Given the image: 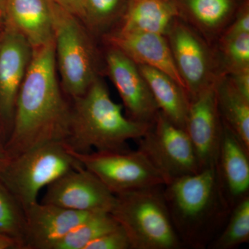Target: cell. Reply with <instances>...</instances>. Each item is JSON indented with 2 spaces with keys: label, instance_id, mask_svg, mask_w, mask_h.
I'll return each mask as SVG.
<instances>
[{
  "label": "cell",
  "instance_id": "obj_21",
  "mask_svg": "<svg viewBox=\"0 0 249 249\" xmlns=\"http://www.w3.org/2000/svg\"><path fill=\"white\" fill-rule=\"evenodd\" d=\"M215 85L223 124L249 152V100L237 91L227 75L218 76Z\"/></svg>",
  "mask_w": 249,
  "mask_h": 249
},
{
  "label": "cell",
  "instance_id": "obj_23",
  "mask_svg": "<svg viewBox=\"0 0 249 249\" xmlns=\"http://www.w3.org/2000/svg\"><path fill=\"white\" fill-rule=\"evenodd\" d=\"M219 76L249 69V32L217 41L214 52Z\"/></svg>",
  "mask_w": 249,
  "mask_h": 249
},
{
  "label": "cell",
  "instance_id": "obj_5",
  "mask_svg": "<svg viewBox=\"0 0 249 249\" xmlns=\"http://www.w3.org/2000/svg\"><path fill=\"white\" fill-rule=\"evenodd\" d=\"M54 45L57 71L64 93L79 97L98 78L97 53L83 22L55 4Z\"/></svg>",
  "mask_w": 249,
  "mask_h": 249
},
{
  "label": "cell",
  "instance_id": "obj_35",
  "mask_svg": "<svg viewBox=\"0 0 249 249\" xmlns=\"http://www.w3.org/2000/svg\"><path fill=\"white\" fill-rule=\"evenodd\" d=\"M0 25H4V24H0Z\"/></svg>",
  "mask_w": 249,
  "mask_h": 249
},
{
  "label": "cell",
  "instance_id": "obj_16",
  "mask_svg": "<svg viewBox=\"0 0 249 249\" xmlns=\"http://www.w3.org/2000/svg\"><path fill=\"white\" fill-rule=\"evenodd\" d=\"M216 170L223 201L232 209L249 196V152L223 123Z\"/></svg>",
  "mask_w": 249,
  "mask_h": 249
},
{
  "label": "cell",
  "instance_id": "obj_20",
  "mask_svg": "<svg viewBox=\"0 0 249 249\" xmlns=\"http://www.w3.org/2000/svg\"><path fill=\"white\" fill-rule=\"evenodd\" d=\"M137 65L160 112L184 129L191 101L186 90L166 73L146 65Z\"/></svg>",
  "mask_w": 249,
  "mask_h": 249
},
{
  "label": "cell",
  "instance_id": "obj_11",
  "mask_svg": "<svg viewBox=\"0 0 249 249\" xmlns=\"http://www.w3.org/2000/svg\"><path fill=\"white\" fill-rule=\"evenodd\" d=\"M116 196L81 164L47 186L41 202L83 213H109Z\"/></svg>",
  "mask_w": 249,
  "mask_h": 249
},
{
  "label": "cell",
  "instance_id": "obj_32",
  "mask_svg": "<svg viewBox=\"0 0 249 249\" xmlns=\"http://www.w3.org/2000/svg\"><path fill=\"white\" fill-rule=\"evenodd\" d=\"M7 160L8 157L6 155V150H5L4 144L0 137V168L3 166Z\"/></svg>",
  "mask_w": 249,
  "mask_h": 249
},
{
  "label": "cell",
  "instance_id": "obj_22",
  "mask_svg": "<svg viewBox=\"0 0 249 249\" xmlns=\"http://www.w3.org/2000/svg\"><path fill=\"white\" fill-rule=\"evenodd\" d=\"M119 227L109 213H94L70 231L53 249H86L93 241Z\"/></svg>",
  "mask_w": 249,
  "mask_h": 249
},
{
  "label": "cell",
  "instance_id": "obj_13",
  "mask_svg": "<svg viewBox=\"0 0 249 249\" xmlns=\"http://www.w3.org/2000/svg\"><path fill=\"white\" fill-rule=\"evenodd\" d=\"M216 80L190 100L184 129L196 151L201 170L216 165L222 132Z\"/></svg>",
  "mask_w": 249,
  "mask_h": 249
},
{
  "label": "cell",
  "instance_id": "obj_34",
  "mask_svg": "<svg viewBox=\"0 0 249 249\" xmlns=\"http://www.w3.org/2000/svg\"><path fill=\"white\" fill-rule=\"evenodd\" d=\"M4 25H0V36H1V33L4 30Z\"/></svg>",
  "mask_w": 249,
  "mask_h": 249
},
{
  "label": "cell",
  "instance_id": "obj_19",
  "mask_svg": "<svg viewBox=\"0 0 249 249\" xmlns=\"http://www.w3.org/2000/svg\"><path fill=\"white\" fill-rule=\"evenodd\" d=\"M179 18L175 0H127L119 29L165 36Z\"/></svg>",
  "mask_w": 249,
  "mask_h": 249
},
{
  "label": "cell",
  "instance_id": "obj_18",
  "mask_svg": "<svg viewBox=\"0 0 249 249\" xmlns=\"http://www.w3.org/2000/svg\"><path fill=\"white\" fill-rule=\"evenodd\" d=\"M179 18L209 42L219 38L238 10L235 0H175Z\"/></svg>",
  "mask_w": 249,
  "mask_h": 249
},
{
  "label": "cell",
  "instance_id": "obj_30",
  "mask_svg": "<svg viewBox=\"0 0 249 249\" xmlns=\"http://www.w3.org/2000/svg\"><path fill=\"white\" fill-rule=\"evenodd\" d=\"M62 8L76 16L83 23L84 0H54Z\"/></svg>",
  "mask_w": 249,
  "mask_h": 249
},
{
  "label": "cell",
  "instance_id": "obj_17",
  "mask_svg": "<svg viewBox=\"0 0 249 249\" xmlns=\"http://www.w3.org/2000/svg\"><path fill=\"white\" fill-rule=\"evenodd\" d=\"M4 25L18 31L33 49L54 40V0H4Z\"/></svg>",
  "mask_w": 249,
  "mask_h": 249
},
{
  "label": "cell",
  "instance_id": "obj_15",
  "mask_svg": "<svg viewBox=\"0 0 249 249\" xmlns=\"http://www.w3.org/2000/svg\"><path fill=\"white\" fill-rule=\"evenodd\" d=\"M24 249H53L80 223L94 213H83L38 202L25 210Z\"/></svg>",
  "mask_w": 249,
  "mask_h": 249
},
{
  "label": "cell",
  "instance_id": "obj_10",
  "mask_svg": "<svg viewBox=\"0 0 249 249\" xmlns=\"http://www.w3.org/2000/svg\"><path fill=\"white\" fill-rule=\"evenodd\" d=\"M32 55L27 40L4 25L0 36V137L4 145L12 131L18 93Z\"/></svg>",
  "mask_w": 249,
  "mask_h": 249
},
{
  "label": "cell",
  "instance_id": "obj_27",
  "mask_svg": "<svg viewBox=\"0 0 249 249\" xmlns=\"http://www.w3.org/2000/svg\"><path fill=\"white\" fill-rule=\"evenodd\" d=\"M86 249H132V247L128 236L119 225L114 230L93 241Z\"/></svg>",
  "mask_w": 249,
  "mask_h": 249
},
{
  "label": "cell",
  "instance_id": "obj_33",
  "mask_svg": "<svg viewBox=\"0 0 249 249\" xmlns=\"http://www.w3.org/2000/svg\"><path fill=\"white\" fill-rule=\"evenodd\" d=\"M0 24H4V4L2 0H0Z\"/></svg>",
  "mask_w": 249,
  "mask_h": 249
},
{
  "label": "cell",
  "instance_id": "obj_25",
  "mask_svg": "<svg viewBox=\"0 0 249 249\" xmlns=\"http://www.w3.org/2000/svg\"><path fill=\"white\" fill-rule=\"evenodd\" d=\"M25 230V209L0 179V234L18 240L24 249Z\"/></svg>",
  "mask_w": 249,
  "mask_h": 249
},
{
  "label": "cell",
  "instance_id": "obj_8",
  "mask_svg": "<svg viewBox=\"0 0 249 249\" xmlns=\"http://www.w3.org/2000/svg\"><path fill=\"white\" fill-rule=\"evenodd\" d=\"M138 140L139 150L163 175L167 183L201 170L185 129L174 124L160 111Z\"/></svg>",
  "mask_w": 249,
  "mask_h": 249
},
{
  "label": "cell",
  "instance_id": "obj_28",
  "mask_svg": "<svg viewBox=\"0 0 249 249\" xmlns=\"http://www.w3.org/2000/svg\"><path fill=\"white\" fill-rule=\"evenodd\" d=\"M249 32V1H246L241 6L235 18L229 27L223 32L218 40H225L234 36ZM217 40V41H218Z\"/></svg>",
  "mask_w": 249,
  "mask_h": 249
},
{
  "label": "cell",
  "instance_id": "obj_7",
  "mask_svg": "<svg viewBox=\"0 0 249 249\" xmlns=\"http://www.w3.org/2000/svg\"><path fill=\"white\" fill-rule=\"evenodd\" d=\"M72 156L113 194L164 186L167 181L140 150L95 151Z\"/></svg>",
  "mask_w": 249,
  "mask_h": 249
},
{
  "label": "cell",
  "instance_id": "obj_6",
  "mask_svg": "<svg viewBox=\"0 0 249 249\" xmlns=\"http://www.w3.org/2000/svg\"><path fill=\"white\" fill-rule=\"evenodd\" d=\"M80 165L65 142H49L8 159L0 179L26 210L37 201L42 188Z\"/></svg>",
  "mask_w": 249,
  "mask_h": 249
},
{
  "label": "cell",
  "instance_id": "obj_3",
  "mask_svg": "<svg viewBox=\"0 0 249 249\" xmlns=\"http://www.w3.org/2000/svg\"><path fill=\"white\" fill-rule=\"evenodd\" d=\"M162 187L115 195L110 214L128 236L132 249H176L181 247Z\"/></svg>",
  "mask_w": 249,
  "mask_h": 249
},
{
  "label": "cell",
  "instance_id": "obj_4",
  "mask_svg": "<svg viewBox=\"0 0 249 249\" xmlns=\"http://www.w3.org/2000/svg\"><path fill=\"white\" fill-rule=\"evenodd\" d=\"M163 187V196L175 230L180 239L189 243L196 240L219 207L227 209L216 165L175 178Z\"/></svg>",
  "mask_w": 249,
  "mask_h": 249
},
{
  "label": "cell",
  "instance_id": "obj_26",
  "mask_svg": "<svg viewBox=\"0 0 249 249\" xmlns=\"http://www.w3.org/2000/svg\"><path fill=\"white\" fill-rule=\"evenodd\" d=\"M249 240V196L233 206L227 227L214 241L213 248L232 249Z\"/></svg>",
  "mask_w": 249,
  "mask_h": 249
},
{
  "label": "cell",
  "instance_id": "obj_24",
  "mask_svg": "<svg viewBox=\"0 0 249 249\" xmlns=\"http://www.w3.org/2000/svg\"><path fill=\"white\" fill-rule=\"evenodd\" d=\"M127 0H84L83 24L94 34H105L120 22Z\"/></svg>",
  "mask_w": 249,
  "mask_h": 249
},
{
  "label": "cell",
  "instance_id": "obj_9",
  "mask_svg": "<svg viewBox=\"0 0 249 249\" xmlns=\"http://www.w3.org/2000/svg\"><path fill=\"white\" fill-rule=\"evenodd\" d=\"M165 36L191 100L219 76L215 53L209 42L180 18Z\"/></svg>",
  "mask_w": 249,
  "mask_h": 249
},
{
  "label": "cell",
  "instance_id": "obj_1",
  "mask_svg": "<svg viewBox=\"0 0 249 249\" xmlns=\"http://www.w3.org/2000/svg\"><path fill=\"white\" fill-rule=\"evenodd\" d=\"M54 40L33 49L16 101L12 131L4 145L8 159L44 144L66 142L71 105L59 84Z\"/></svg>",
  "mask_w": 249,
  "mask_h": 249
},
{
  "label": "cell",
  "instance_id": "obj_12",
  "mask_svg": "<svg viewBox=\"0 0 249 249\" xmlns=\"http://www.w3.org/2000/svg\"><path fill=\"white\" fill-rule=\"evenodd\" d=\"M107 46L106 70L120 95L127 117L151 124L160 109L138 65L119 49Z\"/></svg>",
  "mask_w": 249,
  "mask_h": 249
},
{
  "label": "cell",
  "instance_id": "obj_29",
  "mask_svg": "<svg viewBox=\"0 0 249 249\" xmlns=\"http://www.w3.org/2000/svg\"><path fill=\"white\" fill-rule=\"evenodd\" d=\"M227 76L237 91L249 100V69Z\"/></svg>",
  "mask_w": 249,
  "mask_h": 249
},
{
  "label": "cell",
  "instance_id": "obj_36",
  "mask_svg": "<svg viewBox=\"0 0 249 249\" xmlns=\"http://www.w3.org/2000/svg\"><path fill=\"white\" fill-rule=\"evenodd\" d=\"M3 1H4V0H2Z\"/></svg>",
  "mask_w": 249,
  "mask_h": 249
},
{
  "label": "cell",
  "instance_id": "obj_14",
  "mask_svg": "<svg viewBox=\"0 0 249 249\" xmlns=\"http://www.w3.org/2000/svg\"><path fill=\"white\" fill-rule=\"evenodd\" d=\"M103 40L106 45L119 49L137 65H146L166 73L186 89L166 36L115 29L105 34Z\"/></svg>",
  "mask_w": 249,
  "mask_h": 249
},
{
  "label": "cell",
  "instance_id": "obj_31",
  "mask_svg": "<svg viewBox=\"0 0 249 249\" xmlns=\"http://www.w3.org/2000/svg\"><path fill=\"white\" fill-rule=\"evenodd\" d=\"M0 249H22L18 240L0 234Z\"/></svg>",
  "mask_w": 249,
  "mask_h": 249
},
{
  "label": "cell",
  "instance_id": "obj_2",
  "mask_svg": "<svg viewBox=\"0 0 249 249\" xmlns=\"http://www.w3.org/2000/svg\"><path fill=\"white\" fill-rule=\"evenodd\" d=\"M71 106L70 131L65 145L73 151L129 150L127 142L145 134L150 124L129 119L122 105L111 99L107 87L99 77L86 92L73 98Z\"/></svg>",
  "mask_w": 249,
  "mask_h": 249
}]
</instances>
